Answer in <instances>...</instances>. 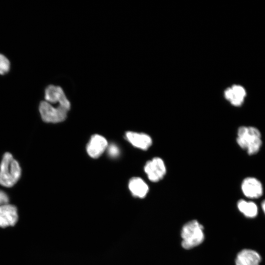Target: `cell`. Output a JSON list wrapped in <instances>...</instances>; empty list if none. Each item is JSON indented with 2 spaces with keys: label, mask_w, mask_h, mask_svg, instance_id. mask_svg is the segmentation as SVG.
<instances>
[{
  "label": "cell",
  "mask_w": 265,
  "mask_h": 265,
  "mask_svg": "<svg viewBox=\"0 0 265 265\" xmlns=\"http://www.w3.org/2000/svg\"><path fill=\"white\" fill-rule=\"evenodd\" d=\"M19 163L10 153H5L0 163V184L5 187L13 186L21 175Z\"/></svg>",
  "instance_id": "6da1fadb"
},
{
  "label": "cell",
  "mask_w": 265,
  "mask_h": 265,
  "mask_svg": "<svg viewBox=\"0 0 265 265\" xmlns=\"http://www.w3.org/2000/svg\"><path fill=\"white\" fill-rule=\"evenodd\" d=\"M236 141L238 146L250 155L258 153L262 146L261 133L253 127H240L238 130Z\"/></svg>",
  "instance_id": "7a4b0ae2"
},
{
  "label": "cell",
  "mask_w": 265,
  "mask_h": 265,
  "mask_svg": "<svg viewBox=\"0 0 265 265\" xmlns=\"http://www.w3.org/2000/svg\"><path fill=\"white\" fill-rule=\"evenodd\" d=\"M203 229V226L196 220L186 223L181 231L183 247L189 249L200 244L204 239Z\"/></svg>",
  "instance_id": "3957f363"
},
{
  "label": "cell",
  "mask_w": 265,
  "mask_h": 265,
  "mask_svg": "<svg viewBox=\"0 0 265 265\" xmlns=\"http://www.w3.org/2000/svg\"><path fill=\"white\" fill-rule=\"evenodd\" d=\"M39 110L44 122L56 123L63 121L70 109L60 105L54 107L46 101H42L40 103Z\"/></svg>",
  "instance_id": "277c9868"
},
{
  "label": "cell",
  "mask_w": 265,
  "mask_h": 265,
  "mask_svg": "<svg viewBox=\"0 0 265 265\" xmlns=\"http://www.w3.org/2000/svg\"><path fill=\"white\" fill-rule=\"evenodd\" d=\"M144 170L151 182L157 183L164 178L167 172V168L162 158L155 157L146 162Z\"/></svg>",
  "instance_id": "5b68a950"
},
{
  "label": "cell",
  "mask_w": 265,
  "mask_h": 265,
  "mask_svg": "<svg viewBox=\"0 0 265 265\" xmlns=\"http://www.w3.org/2000/svg\"><path fill=\"white\" fill-rule=\"evenodd\" d=\"M45 101L51 104L58 103L59 105L70 109V102L63 89L59 86L53 84L48 85L45 90Z\"/></svg>",
  "instance_id": "8992f818"
},
{
  "label": "cell",
  "mask_w": 265,
  "mask_h": 265,
  "mask_svg": "<svg viewBox=\"0 0 265 265\" xmlns=\"http://www.w3.org/2000/svg\"><path fill=\"white\" fill-rule=\"evenodd\" d=\"M241 188L246 197L252 199L260 197L263 193V186L260 182L252 177L246 178L242 181Z\"/></svg>",
  "instance_id": "52a82bcc"
},
{
  "label": "cell",
  "mask_w": 265,
  "mask_h": 265,
  "mask_svg": "<svg viewBox=\"0 0 265 265\" xmlns=\"http://www.w3.org/2000/svg\"><path fill=\"white\" fill-rule=\"evenodd\" d=\"M262 257L260 254L252 249H243L237 255L236 265H260Z\"/></svg>",
  "instance_id": "ba28073f"
},
{
  "label": "cell",
  "mask_w": 265,
  "mask_h": 265,
  "mask_svg": "<svg viewBox=\"0 0 265 265\" xmlns=\"http://www.w3.org/2000/svg\"><path fill=\"white\" fill-rule=\"evenodd\" d=\"M126 138L134 147L143 150H148L153 144L151 137L145 133L128 132Z\"/></svg>",
  "instance_id": "9c48e42d"
},
{
  "label": "cell",
  "mask_w": 265,
  "mask_h": 265,
  "mask_svg": "<svg viewBox=\"0 0 265 265\" xmlns=\"http://www.w3.org/2000/svg\"><path fill=\"white\" fill-rule=\"evenodd\" d=\"M107 147V142L103 136L95 134L93 135L88 144L86 150L88 154L93 158L99 157Z\"/></svg>",
  "instance_id": "30bf717a"
},
{
  "label": "cell",
  "mask_w": 265,
  "mask_h": 265,
  "mask_svg": "<svg viewBox=\"0 0 265 265\" xmlns=\"http://www.w3.org/2000/svg\"><path fill=\"white\" fill-rule=\"evenodd\" d=\"M17 220L18 214L15 206L8 204L0 206V227L14 226Z\"/></svg>",
  "instance_id": "8fae6325"
},
{
  "label": "cell",
  "mask_w": 265,
  "mask_h": 265,
  "mask_svg": "<svg viewBox=\"0 0 265 265\" xmlns=\"http://www.w3.org/2000/svg\"><path fill=\"white\" fill-rule=\"evenodd\" d=\"M225 98L234 106H240L244 101L246 92L244 88L240 85H235L225 90Z\"/></svg>",
  "instance_id": "7c38bea8"
},
{
  "label": "cell",
  "mask_w": 265,
  "mask_h": 265,
  "mask_svg": "<svg viewBox=\"0 0 265 265\" xmlns=\"http://www.w3.org/2000/svg\"><path fill=\"white\" fill-rule=\"evenodd\" d=\"M129 188L134 196L140 198L145 197L149 190L147 183L139 177L132 178L129 181Z\"/></svg>",
  "instance_id": "4fadbf2b"
},
{
  "label": "cell",
  "mask_w": 265,
  "mask_h": 265,
  "mask_svg": "<svg viewBox=\"0 0 265 265\" xmlns=\"http://www.w3.org/2000/svg\"><path fill=\"white\" fill-rule=\"evenodd\" d=\"M237 207L239 212L247 218H255L258 214V207L253 202L239 200L237 203Z\"/></svg>",
  "instance_id": "5bb4252c"
},
{
  "label": "cell",
  "mask_w": 265,
  "mask_h": 265,
  "mask_svg": "<svg viewBox=\"0 0 265 265\" xmlns=\"http://www.w3.org/2000/svg\"><path fill=\"white\" fill-rule=\"evenodd\" d=\"M10 64L9 60L4 55L0 53V75H4L10 69Z\"/></svg>",
  "instance_id": "9a60e30c"
},
{
  "label": "cell",
  "mask_w": 265,
  "mask_h": 265,
  "mask_svg": "<svg viewBox=\"0 0 265 265\" xmlns=\"http://www.w3.org/2000/svg\"><path fill=\"white\" fill-rule=\"evenodd\" d=\"M108 154L112 157H117L119 154V150L117 146L110 145L108 148Z\"/></svg>",
  "instance_id": "2e32d148"
},
{
  "label": "cell",
  "mask_w": 265,
  "mask_h": 265,
  "mask_svg": "<svg viewBox=\"0 0 265 265\" xmlns=\"http://www.w3.org/2000/svg\"><path fill=\"white\" fill-rule=\"evenodd\" d=\"M8 202V195L5 192L0 190V206L7 204Z\"/></svg>",
  "instance_id": "e0dca14e"
},
{
  "label": "cell",
  "mask_w": 265,
  "mask_h": 265,
  "mask_svg": "<svg viewBox=\"0 0 265 265\" xmlns=\"http://www.w3.org/2000/svg\"><path fill=\"white\" fill-rule=\"evenodd\" d=\"M262 208L265 214V200L262 203Z\"/></svg>",
  "instance_id": "ac0fdd59"
}]
</instances>
